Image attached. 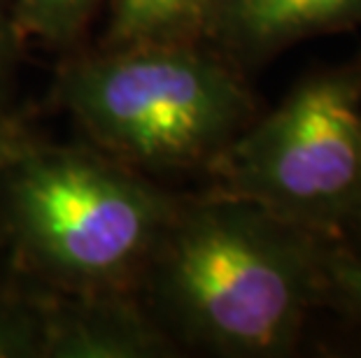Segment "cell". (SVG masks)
<instances>
[{
	"instance_id": "30bf717a",
	"label": "cell",
	"mask_w": 361,
	"mask_h": 358,
	"mask_svg": "<svg viewBox=\"0 0 361 358\" xmlns=\"http://www.w3.org/2000/svg\"><path fill=\"white\" fill-rule=\"evenodd\" d=\"M326 281V300L343 302L361 317V249L345 247V240H338L329 256Z\"/></svg>"
},
{
	"instance_id": "5b68a950",
	"label": "cell",
	"mask_w": 361,
	"mask_h": 358,
	"mask_svg": "<svg viewBox=\"0 0 361 358\" xmlns=\"http://www.w3.org/2000/svg\"><path fill=\"white\" fill-rule=\"evenodd\" d=\"M35 286V284H33ZM37 288L40 358H166L180 347L135 291Z\"/></svg>"
},
{
	"instance_id": "8fae6325",
	"label": "cell",
	"mask_w": 361,
	"mask_h": 358,
	"mask_svg": "<svg viewBox=\"0 0 361 358\" xmlns=\"http://www.w3.org/2000/svg\"><path fill=\"white\" fill-rule=\"evenodd\" d=\"M40 142L33 112L12 110L0 114V174Z\"/></svg>"
},
{
	"instance_id": "7a4b0ae2",
	"label": "cell",
	"mask_w": 361,
	"mask_h": 358,
	"mask_svg": "<svg viewBox=\"0 0 361 358\" xmlns=\"http://www.w3.org/2000/svg\"><path fill=\"white\" fill-rule=\"evenodd\" d=\"M180 198L96 147L42 140L0 174V226L30 284L137 293Z\"/></svg>"
},
{
	"instance_id": "52a82bcc",
	"label": "cell",
	"mask_w": 361,
	"mask_h": 358,
	"mask_svg": "<svg viewBox=\"0 0 361 358\" xmlns=\"http://www.w3.org/2000/svg\"><path fill=\"white\" fill-rule=\"evenodd\" d=\"M221 0H110L101 47L164 42L205 44Z\"/></svg>"
},
{
	"instance_id": "7c38bea8",
	"label": "cell",
	"mask_w": 361,
	"mask_h": 358,
	"mask_svg": "<svg viewBox=\"0 0 361 358\" xmlns=\"http://www.w3.org/2000/svg\"><path fill=\"white\" fill-rule=\"evenodd\" d=\"M21 40L24 37L14 26L10 5H7V0H0V101L7 96L14 70H17Z\"/></svg>"
},
{
	"instance_id": "ba28073f",
	"label": "cell",
	"mask_w": 361,
	"mask_h": 358,
	"mask_svg": "<svg viewBox=\"0 0 361 358\" xmlns=\"http://www.w3.org/2000/svg\"><path fill=\"white\" fill-rule=\"evenodd\" d=\"M21 37L51 47L78 42L103 0H7Z\"/></svg>"
},
{
	"instance_id": "277c9868",
	"label": "cell",
	"mask_w": 361,
	"mask_h": 358,
	"mask_svg": "<svg viewBox=\"0 0 361 358\" xmlns=\"http://www.w3.org/2000/svg\"><path fill=\"white\" fill-rule=\"evenodd\" d=\"M203 174V191L255 203L329 240L361 233V56L305 75Z\"/></svg>"
},
{
	"instance_id": "4fadbf2b",
	"label": "cell",
	"mask_w": 361,
	"mask_h": 358,
	"mask_svg": "<svg viewBox=\"0 0 361 358\" xmlns=\"http://www.w3.org/2000/svg\"><path fill=\"white\" fill-rule=\"evenodd\" d=\"M7 5H10V3H7Z\"/></svg>"
},
{
	"instance_id": "8992f818",
	"label": "cell",
	"mask_w": 361,
	"mask_h": 358,
	"mask_svg": "<svg viewBox=\"0 0 361 358\" xmlns=\"http://www.w3.org/2000/svg\"><path fill=\"white\" fill-rule=\"evenodd\" d=\"M361 26V0H221L205 44L250 68L308 37Z\"/></svg>"
},
{
	"instance_id": "9c48e42d",
	"label": "cell",
	"mask_w": 361,
	"mask_h": 358,
	"mask_svg": "<svg viewBox=\"0 0 361 358\" xmlns=\"http://www.w3.org/2000/svg\"><path fill=\"white\" fill-rule=\"evenodd\" d=\"M37 288L0 277V358H40Z\"/></svg>"
},
{
	"instance_id": "3957f363",
	"label": "cell",
	"mask_w": 361,
	"mask_h": 358,
	"mask_svg": "<svg viewBox=\"0 0 361 358\" xmlns=\"http://www.w3.org/2000/svg\"><path fill=\"white\" fill-rule=\"evenodd\" d=\"M91 147L147 177L205 170L257 117L243 70L207 44L101 47L51 87Z\"/></svg>"
},
{
	"instance_id": "6da1fadb",
	"label": "cell",
	"mask_w": 361,
	"mask_h": 358,
	"mask_svg": "<svg viewBox=\"0 0 361 358\" xmlns=\"http://www.w3.org/2000/svg\"><path fill=\"white\" fill-rule=\"evenodd\" d=\"M336 242L255 203L207 191L182 196L137 295L180 349L287 356L329 295Z\"/></svg>"
}]
</instances>
